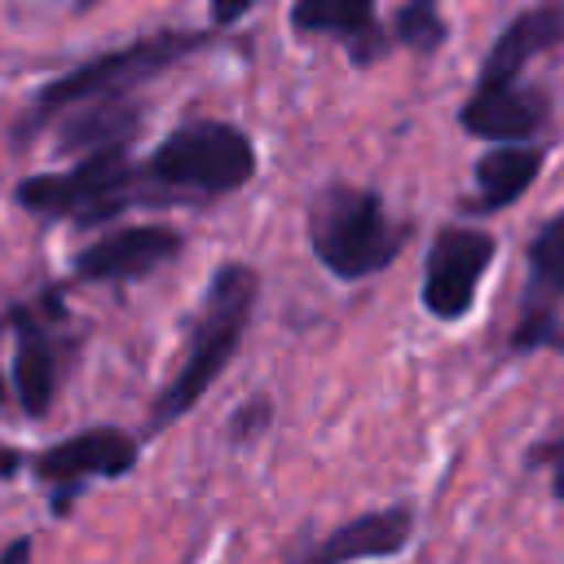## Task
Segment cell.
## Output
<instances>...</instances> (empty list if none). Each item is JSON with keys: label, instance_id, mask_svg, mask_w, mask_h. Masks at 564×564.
I'll list each match as a JSON object with an SVG mask.
<instances>
[{"label": "cell", "instance_id": "15", "mask_svg": "<svg viewBox=\"0 0 564 564\" xmlns=\"http://www.w3.org/2000/svg\"><path fill=\"white\" fill-rule=\"evenodd\" d=\"M542 172V150L533 145H516V141H502L498 150H489L480 163H476V207L480 212H498L507 203H516Z\"/></svg>", "mask_w": 564, "mask_h": 564}, {"label": "cell", "instance_id": "20", "mask_svg": "<svg viewBox=\"0 0 564 564\" xmlns=\"http://www.w3.org/2000/svg\"><path fill=\"white\" fill-rule=\"evenodd\" d=\"M251 4H256V0H212V22H216V26H234V22L247 18Z\"/></svg>", "mask_w": 564, "mask_h": 564}, {"label": "cell", "instance_id": "12", "mask_svg": "<svg viewBox=\"0 0 564 564\" xmlns=\"http://www.w3.org/2000/svg\"><path fill=\"white\" fill-rule=\"evenodd\" d=\"M291 26L300 35L339 40L357 66H370L388 48V35L379 31V18H375V0H295Z\"/></svg>", "mask_w": 564, "mask_h": 564}, {"label": "cell", "instance_id": "9", "mask_svg": "<svg viewBox=\"0 0 564 564\" xmlns=\"http://www.w3.org/2000/svg\"><path fill=\"white\" fill-rule=\"evenodd\" d=\"M410 533H414L410 507H379V511H366V516L330 529L326 538L304 546L291 564H361V560H383V555L405 551Z\"/></svg>", "mask_w": 564, "mask_h": 564}, {"label": "cell", "instance_id": "17", "mask_svg": "<svg viewBox=\"0 0 564 564\" xmlns=\"http://www.w3.org/2000/svg\"><path fill=\"white\" fill-rule=\"evenodd\" d=\"M392 35L414 53H436L445 44V18L436 0H405L392 18Z\"/></svg>", "mask_w": 564, "mask_h": 564}, {"label": "cell", "instance_id": "16", "mask_svg": "<svg viewBox=\"0 0 564 564\" xmlns=\"http://www.w3.org/2000/svg\"><path fill=\"white\" fill-rule=\"evenodd\" d=\"M53 348L40 326L18 317V352H13V388L31 419H44L53 405Z\"/></svg>", "mask_w": 564, "mask_h": 564}, {"label": "cell", "instance_id": "1", "mask_svg": "<svg viewBox=\"0 0 564 564\" xmlns=\"http://www.w3.org/2000/svg\"><path fill=\"white\" fill-rule=\"evenodd\" d=\"M256 291H260V278L242 260H225L212 273L203 308L189 330V348H185L176 375L167 379V388L159 392V401L150 410V427H167V423L185 419L203 401V392L225 375V366L242 348L247 322L256 313Z\"/></svg>", "mask_w": 564, "mask_h": 564}, {"label": "cell", "instance_id": "4", "mask_svg": "<svg viewBox=\"0 0 564 564\" xmlns=\"http://www.w3.org/2000/svg\"><path fill=\"white\" fill-rule=\"evenodd\" d=\"M308 242L326 273H335L339 282H357L397 260V251L405 247V229L388 216L375 189L326 185L308 203Z\"/></svg>", "mask_w": 564, "mask_h": 564}, {"label": "cell", "instance_id": "18", "mask_svg": "<svg viewBox=\"0 0 564 564\" xmlns=\"http://www.w3.org/2000/svg\"><path fill=\"white\" fill-rule=\"evenodd\" d=\"M269 419H273L269 397H256V401H247V405L234 410V419H229V436H234V441H251L260 427H269Z\"/></svg>", "mask_w": 564, "mask_h": 564}, {"label": "cell", "instance_id": "5", "mask_svg": "<svg viewBox=\"0 0 564 564\" xmlns=\"http://www.w3.org/2000/svg\"><path fill=\"white\" fill-rule=\"evenodd\" d=\"M137 198H150V194H145L141 167H132L128 159V141L101 145L66 172L26 176L18 185V203L26 212L44 220H79V225H101Z\"/></svg>", "mask_w": 564, "mask_h": 564}, {"label": "cell", "instance_id": "6", "mask_svg": "<svg viewBox=\"0 0 564 564\" xmlns=\"http://www.w3.org/2000/svg\"><path fill=\"white\" fill-rule=\"evenodd\" d=\"M494 260V238L485 229H467V225H449L432 238L427 247V264H423V308L436 322H458L471 313L476 304V286L485 278Z\"/></svg>", "mask_w": 564, "mask_h": 564}, {"label": "cell", "instance_id": "8", "mask_svg": "<svg viewBox=\"0 0 564 564\" xmlns=\"http://www.w3.org/2000/svg\"><path fill=\"white\" fill-rule=\"evenodd\" d=\"M181 251V234L167 225H123L93 238L75 256V278L84 282H132L154 273Z\"/></svg>", "mask_w": 564, "mask_h": 564}, {"label": "cell", "instance_id": "21", "mask_svg": "<svg viewBox=\"0 0 564 564\" xmlns=\"http://www.w3.org/2000/svg\"><path fill=\"white\" fill-rule=\"evenodd\" d=\"M0 401H4V383H0Z\"/></svg>", "mask_w": 564, "mask_h": 564}, {"label": "cell", "instance_id": "2", "mask_svg": "<svg viewBox=\"0 0 564 564\" xmlns=\"http://www.w3.org/2000/svg\"><path fill=\"white\" fill-rule=\"evenodd\" d=\"M212 44V31H154V35H141L132 44H119L110 53H97L79 66H70L66 75L48 79L26 119H22V137L44 128V123H57L66 110L84 106V101H115V97H128L132 88H141L145 79H154L159 70L203 53Z\"/></svg>", "mask_w": 564, "mask_h": 564}, {"label": "cell", "instance_id": "3", "mask_svg": "<svg viewBox=\"0 0 564 564\" xmlns=\"http://www.w3.org/2000/svg\"><path fill=\"white\" fill-rule=\"evenodd\" d=\"M141 176L145 189H163L167 198H220L256 176V145L225 119H189L150 150Z\"/></svg>", "mask_w": 564, "mask_h": 564}, {"label": "cell", "instance_id": "11", "mask_svg": "<svg viewBox=\"0 0 564 564\" xmlns=\"http://www.w3.org/2000/svg\"><path fill=\"white\" fill-rule=\"evenodd\" d=\"M560 40H564V4L546 0V4L524 9V13L511 18V22L502 26V35L494 40V48H489V57H485L476 84H485V88H516V84L524 79V66H529L538 53L555 48Z\"/></svg>", "mask_w": 564, "mask_h": 564}, {"label": "cell", "instance_id": "13", "mask_svg": "<svg viewBox=\"0 0 564 564\" xmlns=\"http://www.w3.org/2000/svg\"><path fill=\"white\" fill-rule=\"evenodd\" d=\"M542 97L529 93L524 84L516 88H485L476 84V93L467 97L463 106V128L480 141H520V137H533L542 128Z\"/></svg>", "mask_w": 564, "mask_h": 564}, {"label": "cell", "instance_id": "10", "mask_svg": "<svg viewBox=\"0 0 564 564\" xmlns=\"http://www.w3.org/2000/svg\"><path fill=\"white\" fill-rule=\"evenodd\" d=\"M137 441L119 427H88V432H75L57 445H48L40 458H35V471L48 480V485H79L84 476H123L137 467Z\"/></svg>", "mask_w": 564, "mask_h": 564}, {"label": "cell", "instance_id": "7", "mask_svg": "<svg viewBox=\"0 0 564 564\" xmlns=\"http://www.w3.org/2000/svg\"><path fill=\"white\" fill-rule=\"evenodd\" d=\"M560 300H564V207L529 242V282H524L520 317L511 326V352L564 348Z\"/></svg>", "mask_w": 564, "mask_h": 564}, {"label": "cell", "instance_id": "14", "mask_svg": "<svg viewBox=\"0 0 564 564\" xmlns=\"http://www.w3.org/2000/svg\"><path fill=\"white\" fill-rule=\"evenodd\" d=\"M137 128V106L128 97L84 101L57 119V154H93L101 145L128 141Z\"/></svg>", "mask_w": 564, "mask_h": 564}, {"label": "cell", "instance_id": "19", "mask_svg": "<svg viewBox=\"0 0 564 564\" xmlns=\"http://www.w3.org/2000/svg\"><path fill=\"white\" fill-rule=\"evenodd\" d=\"M542 458L551 463V489H555V498L564 502V427L542 445Z\"/></svg>", "mask_w": 564, "mask_h": 564}]
</instances>
